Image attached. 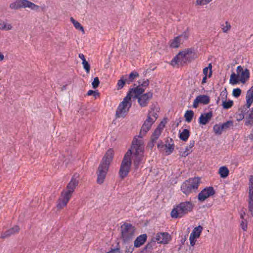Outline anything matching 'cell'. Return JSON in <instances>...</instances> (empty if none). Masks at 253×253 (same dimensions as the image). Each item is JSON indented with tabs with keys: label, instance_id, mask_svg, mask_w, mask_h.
<instances>
[{
	"label": "cell",
	"instance_id": "obj_1",
	"mask_svg": "<svg viewBox=\"0 0 253 253\" xmlns=\"http://www.w3.org/2000/svg\"><path fill=\"white\" fill-rule=\"evenodd\" d=\"M114 156V151L111 148L107 151L103 157L97 171V181L98 184H102L104 183Z\"/></svg>",
	"mask_w": 253,
	"mask_h": 253
},
{
	"label": "cell",
	"instance_id": "obj_2",
	"mask_svg": "<svg viewBox=\"0 0 253 253\" xmlns=\"http://www.w3.org/2000/svg\"><path fill=\"white\" fill-rule=\"evenodd\" d=\"M130 150L131 151L132 160L134 162V167L137 168L141 163L144 156V143L143 137L140 135L134 137Z\"/></svg>",
	"mask_w": 253,
	"mask_h": 253
},
{
	"label": "cell",
	"instance_id": "obj_3",
	"mask_svg": "<svg viewBox=\"0 0 253 253\" xmlns=\"http://www.w3.org/2000/svg\"><path fill=\"white\" fill-rule=\"evenodd\" d=\"M196 57V53L193 48H187L176 55L171 62V64L177 68L182 67L192 62Z\"/></svg>",
	"mask_w": 253,
	"mask_h": 253
},
{
	"label": "cell",
	"instance_id": "obj_4",
	"mask_svg": "<svg viewBox=\"0 0 253 253\" xmlns=\"http://www.w3.org/2000/svg\"><path fill=\"white\" fill-rule=\"evenodd\" d=\"M78 184V177L77 174H75L71 178L70 181L65 187V190L61 193V195L57 201V209H62L66 207L69 202L74 191Z\"/></svg>",
	"mask_w": 253,
	"mask_h": 253
},
{
	"label": "cell",
	"instance_id": "obj_5",
	"mask_svg": "<svg viewBox=\"0 0 253 253\" xmlns=\"http://www.w3.org/2000/svg\"><path fill=\"white\" fill-rule=\"evenodd\" d=\"M160 111V108L157 103H154L151 105L150 110L148 111L147 119L143 124L140 131L139 134L140 136L143 137L150 131L153 125L157 120L159 115Z\"/></svg>",
	"mask_w": 253,
	"mask_h": 253
},
{
	"label": "cell",
	"instance_id": "obj_6",
	"mask_svg": "<svg viewBox=\"0 0 253 253\" xmlns=\"http://www.w3.org/2000/svg\"><path fill=\"white\" fill-rule=\"evenodd\" d=\"M194 205L189 201L182 202L175 206L171 213V216L173 219H178L192 211Z\"/></svg>",
	"mask_w": 253,
	"mask_h": 253
},
{
	"label": "cell",
	"instance_id": "obj_7",
	"mask_svg": "<svg viewBox=\"0 0 253 253\" xmlns=\"http://www.w3.org/2000/svg\"><path fill=\"white\" fill-rule=\"evenodd\" d=\"M201 181V178L198 177L189 178L181 184L180 190L185 196H188L198 189Z\"/></svg>",
	"mask_w": 253,
	"mask_h": 253
},
{
	"label": "cell",
	"instance_id": "obj_8",
	"mask_svg": "<svg viewBox=\"0 0 253 253\" xmlns=\"http://www.w3.org/2000/svg\"><path fill=\"white\" fill-rule=\"evenodd\" d=\"M133 99V94L131 89L128 91L127 96L124 98L123 100L118 107L115 116L116 118L117 119L119 118L124 117L127 114L130 107H131Z\"/></svg>",
	"mask_w": 253,
	"mask_h": 253
},
{
	"label": "cell",
	"instance_id": "obj_9",
	"mask_svg": "<svg viewBox=\"0 0 253 253\" xmlns=\"http://www.w3.org/2000/svg\"><path fill=\"white\" fill-rule=\"evenodd\" d=\"M159 151L165 156L173 153L174 149V143L172 138L167 137L159 141L157 145Z\"/></svg>",
	"mask_w": 253,
	"mask_h": 253
},
{
	"label": "cell",
	"instance_id": "obj_10",
	"mask_svg": "<svg viewBox=\"0 0 253 253\" xmlns=\"http://www.w3.org/2000/svg\"><path fill=\"white\" fill-rule=\"evenodd\" d=\"M132 160L131 151L129 149L125 154L121 165L119 170V176L121 178H124L128 176L131 168Z\"/></svg>",
	"mask_w": 253,
	"mask_h": 253
},
{
	"label": "cell",
	"instance_id": "obj_11",
	"mask_svg": "<svg viewBox=\"0 0 253 253\" xmlns=\"http://www.w3.org/2000/svg\"><path fill=\"white\" fill-rule=\"evenodd\" d=\"M168 119L167 118H164L161 122L160 123L158 126L154 130L153 133L152 134V136L151 137L150 140V143H148V147L150 148H152L156 143L158 139L159 138L162 132L163 131L166 124L167 123Z\"/></svg>",
	"mask_w": 253,
	"mask_h": 253
},
{
	"label": "cell",
	"instance_id": "obj_12",
	"mask_svg": "<svg viewBox=\"0 0 253 253\" xmlns=\"http://www.w3.org/2000/svg\"><path fill=\"white\" fill-rule=\"evenodd\" d=\"M10 8L13 10H20L21 8H29L34 11L39 10V6L28 0H17L11 3L10 5Z\"/></svg>",
	"mask_w": 253,
	"mask_h": 253
},
{
	"label": "cell",
	"instance_id": "obj_13",
	"mask_svg": "<svg viewBox=\"0 0 253 253\" xmlns=\"http://www.w3.org/2000/svg\"><path fill=\"white\" fill-rule=\"evenodd\" d=\"M136 231V228L130 223H125L121 227L122 239L125 243L131 239Z\"/></svg>",
	"mask_w": 253,
	"mask_h": 253
},
{
	"label": "cell",
	"instance_id": "obj_14",
	"mask_svg": "<svg viewBox=\"0 0 253 253\" xmlns=\"http://www.w3.org/2000/svg\"><path fill=\"white\" fill-rule=\"evenodd\" d=\"M150 84V81L148 80L144 81L141 84L134 88L131 89V93L133 94V99L138 98L144 92L147 88L148 87Z\"/></svg>",
	"mask_w": 253,
	"mask_h": 253
},
{
	"label": "cell",
	"instance_id": "obj_15",
	"mask_svg": "<svg viewBox=\"0 0 253 253\" xmlns=\"http://www.w3.org/2000/svg\"><path fill=\"white\" fill-rule=\"evenodd\" d=\"M237 75L238 76L239 82L245 84L250 78V71L247 69H243L241 66L237 68Z\"/></svg>",
	"mask_w": 253,
	"mask_h": 253
},
{
	"label": "cell",
	"instance_id": "obj_16",
	"mask_svg": "<svg viewBox=\"0 0 253 253\" xmlns=\"http://www.w3.org/2000/svg\"><path fill=\"white\" fill-rule=\"evenodd\" d=\"M215 193L216 192L213 187H207L199 193L198 196V200L200 201L203 202L210 197L214 195Z\"/></svg>",
	"mask_w": 253,
	"mask_h": 253
},
{
	"label": "cell",
	"instance_id": "obj_17",
	"mask_svg": "<svg viewBox=\"0 0 253 253\" xmlns=\"http://www.w3.org/2000/svg\"><path fill=\"white\" fill-rule=\"evenodd\" d=\"M171 240V235L168 233H159L156 235L155 240L157 243L165 245L170 242Z\"/></svg>",
	"mask_w": 253,
	"mask_h": 253
},
{
	"label": "cell",
	"instance_id": "obj_18",
	"mask_svg": "<svg viewBox=\"0 0 253 253\" xmlns=\"http://www.w3.org/2000/svg\"><path fill=\"white\" fill-rule=\"evenodd\" d=\"M203 227L202 226H199L194 228L190 235V244L191 246H194L196 243L197 240L199 238L202 233Z\"/></svg>",
	"mask_w": 253,
	"mask_h": 253
},
{
	"label": "cell",
	"instance_id": "obj_19",
	"mask_svg": "<svg viewBox=\"0 0 253 253\" xmlns=\"http://www.w3.org/2000/svg\"><path fill=\"white\" fill-rule=\"evenodd\" d=\"M233 125V122L232 121H227L224 123L221 124H216L213 127V131L214 133L217 134H221L223 133V131L230 129Z\"/></svg>",
	"mask_w": 253,
	"mask_h": 253
},
{
	"label": "cell",
	"instance_id": "obj_20",
	"mask_svg": "<svg viewBox=\"0 0 253 253\" xmlns=\"http://www.w3.org/2000/svg\"><path fill=\"white\" fill-rule=\"evenodd\" d=\"M153 94L151 92H148L144 94H141L138 98V103L142 107L146 106L150 103L152 98Z\"/></svg>",
	"mask_w": 253,
	"mask_h": 253
},
{
	"label": "cell",
	"instance_id": "obj_21",
	"mask_svg": "<svg viewBox=\"0 0 253 253\" xmlns=\"http://www.w3.org/2000/svg\"><path fill=\"white\" fill-rule=\"evenodd\" d=\"M210 102V98L209 96L206 95H200L197 97L194 101L193 107L195 108L198 107L200 104H208Z\"/></svg>",
	"mask_w": 253,
	"mask_h": 253
},
{
	"label": "cell",
	"instance_id": "obj_22",
	"mask_svg": "<svg viewBox=\"0 0 253 253\" xmlns=\"http://www.w3.org/2000/svg\"><path fill=\"white\" fill-rule=\"evenodd\" d=\"M187 32H185L183 34L177 36L176 38H174V39H173L170 43V47L171 48H177L179 47L181 44L182 39L184 38V37L186 36V34H185Z\"/></svg>",
	"mask_w": 253,
	"mask_h": 253
},
{
	"label": "cell",
	"instance_id": "obj_23",
	"mask_svg": "<svg viewBox=\"0 0 253 253\" xmlns=\"http://www.w3.org/2000/svg\"><path fill=\"white\" fill-rule=\"evenodd\" d=\"M252 197H253V177H252V176H251L249 178V208L251 214H252V212H253Z\"/></svg>",
	"mask_w": 253,
	"mask_h": 253
},
{
	"label": "cell",
	"instance_id": "obj_24",
	"mask_svg": "<svg viewBox=\"0 0 253 253\" xmlns=\"http://www.w3.org/2000/svg\"><path fill=\"white\" fill-rule=\"evenodd\" d=\"M212 116H213V113L212 112L202 114L199 117V123L201 124L204 125L207 124L212 119Z\"/></svg>",
	"mask_w": 253,
	"mask_h": 253
},
{
	"label": "cell",
	"instance_id": "obj_25",
	"mask_svg": "<svg viewBox=\"0 0 253 253\" xmlns=\"http://www.w3.org/2000/svg\"><path fill=\"white\" fill-rule=\"evenodd\" d=\"M20 231V227L17 226H14L12 228H10L7 231L3 233L1 236V238H6L8 237L11 236V235H14V234L17 233Z\"/></svg>",
	"mask_w": 253,
	"mask_h": 253
},
{
	"label": "cell",
	"instance_id": "obj_26",
	"mask_svg": "<svg viewBox=\"0 0 253 253\" xmlns=\"http://www.w3.org/2000/svg\"><path fill=\"white\" fill-rule=\"evenodd\" d=\"M147 240V234H143L137 237L134 242V246L136 248H139L144 244Z\"/></svg>",
	"mask_w": 253,
	"mask_h": 253
},
{
	"label": "cell",
	"instance_id": "obj_27",
	"mask_svg": "<svg viewBox=\"0 0 253 253\" xmlns=\"http://www.w3.org/2000/svg\"><path fill=\"white\" fill-rule=\"evenodd\" d=\"M212 73H213V71H212V65L211 64H210L208 67H206V68L203 69V74L204 76L203 80H202V83L203 84L206 83L207 82L208 78V74H209L208 78H210L212 76Z\"/></svg>",
	"mask_w": 253,
	"mask_h": 253
},
{
	"label": "cell",
	"instance_id": "obj_28",
	"mask_svg": "<svg viewBox=\"0 0 253 253\" xmlns=\"http://www.w3.org/2000/svg\"><path fill=\"white\" fill-rule=\"evenodd\" d=\"M253 88H251L248 91L246 95V103L248 108H250L253 103Z\"/></svg>",
	"mask_w": 253,
	"mask_h": 253
},
{
	"label": "cell",
	"instance_id": "obj_29",
	"mask_svg": "<svg viewBox=\"0 0 253 253\" xmlns=\"http://www.w3.org/2000/svg\"><path fill=\"white\" fill-rule=\"evenodd\" d=\"M79 58L82 60V64L85 70H86L87 73H89L90 71V65L89 63L87 61L84 55L82 54H80L79 55Z\"/></svg>",
	"mask_w": 253,
	"mask_h": 253
},
{
	"label": "cell",
	"instance_id": "obj_30",
	"mask_svg": "<svg viewBox=\"0 0 253 253\" xmlns=\"http://www.w3.org/2000/svg\"><path fill=\"white\" fill-rule=\"evenodd\" d=\"M71 22H72L73 25L74 27L76 28L78 30L80 31V32H82V33L85 34V29L83 27L81 24L79 23L78 21L76 20L73 17H71L70 18Z\"/></svg>",
	"mask_w": 253,
	"mask_h": 253
},
{
	"label": "cell",
	"instance_id": "obj_31",
	"mask_svg": "<svg viewBox=\"0 0 253 253\" xmlns=\"http://www.w3.org/2000/svg\"><path fill=\"white\" fill-rule=\"evenodd\" d=\"M219 174L221 177L224 178H226L230 174V171L226 166H223L219 169Z\"/></svg>",
	"mask_w": 253,
	"mask_h": 253
},
{
	"label": "cell",
	"instance_id": "obj_32",
	"mask_svg": "<svg viewBox=\"0 0 253 253\" xmlns=\"http://www.w3.org/2000/svg\"><path fill=\"white\" fill-rule=\"evenodd\" d=\"M190 131L188 129H184L181 133H180L179 137L180 139L184 141H187L190 137Z\"/></svg>",
	"mask_w": 253,
	"mask_h": 253
},
{
	"label": "cell",
	"instance_id": "obj_33",
	"mask_svg": "<svg viewBox=\"0 0 253 253\" xmlns=\"http://www.w3.org/2000/svg\"><path fill=\"white\" fill-rule=\"evenodd\" d=\"M194 144H195L194 141H191L190 143V144L187 147V148H185V150H184V151L181 154V156L184 157L187 156V155L190 154V153L192 152L193 147H194Z\"/></svg>",
	"mask_w": 253,
	"mask_h": 253
},
{
	"label": "cell",
	"instance_id": "obj_34",
	"mask_svg": "<svg viewBox=\"0 0 253 253\" xmlns=\"http://www.w3.org/2000/svg\"><path fill=\"white\" fill-rule=\"evenodd\" d=\"M12 29V26L10 23L5 22L3 21H0V30L2 31H10Z\"/></svg>",
	"mask_w": 253,
	"mask_h": 253
},
{
	"label": "cell",
	"instance_id": "obj_35",
	"mask_svg": "<svg viewBox=\"0 0 253 253\" xmlns=\"http://www.w3.org/2000/svg\"><path fill=\"white\" fill-rule=\"evenodd\" d=\"M138 77V73L137 71H133L129 74L128 78L126 77V80L127 82H134L136 80L137 78Z\"/></svg>",
	"mask_w": 253,
	"mask_h": 253
},
{
	"label": "cell",
	"instance_id": "obj_36",
	"mask_svg": "<svg viewBox=\"0 0 253 253\" xmlns=\"http://www.w3.org/2000/svg\"><path fill=\"white\" fill-rule=\"evenodd\" d=\"M126 77H123L120 78V79L118 81L117 84V88L118 90H121L124 87L125 85L127 83Z\"/></svg>",
	"mask_w": 253,
	"mask_h": 253
},
{
	"label": "cell",
	"instance_id": "obj_37",
	"mask_svg": "<svg viewBox=\"0 0 253 253\" xmlns=\"http://www.w3.org/2000/svg\"><path fill=\"white\" fill-rule=\"evenodd\" d=\"M230 84L233 85L239 83V81L238 76L237 75V74L233 73L231 74L230 78Z\"/></svg>",
	"mask_w": 253,
	"mask_h": 253
},
{
	"label": "cell",
	"instance_id": "obj_38",
	"mask_svg": "<svg viewBox=\"0 0 253 253\" xmlns=\"http://www.w3.org/2000/svg\"><path fill=\"white\" fill-rule=\"evenodd\" d=\"M193 116L194 112L192 110L187 111V112H185L184 117H185V120L187 122H191Z\"/></svg>",
	"mask_w": 253,
	"mask_h": 253
},
{
	"label": "cell",
	"instance_id": "obj_39",
	"mask_svg": "<svg viewBox=\"0 0 253 253\" xmlns=\"http://www.w3.org/2000/svg\"><path fill=\"white\" fill-rule=\"evenodd\" d=\"M213 0H197L196 5L198 6H203L207 5L211 3Z\"/></svg>",
	"mask_w": 253,
	"mask_h": 253
},
{
	"label": "cell",
	"instance_id": "obj_40",
	"mask_svg": "<svg viewBox=\"0 0 253 253\" xmlns=\"http://www.w3.org/2000/svg\"><path fill=\"white\" fill-rule=\"evenodd\" d=\"M233 101L232 100H228V101H223V106L224 108L225 109H228V108H231V107L233 106Z\"/></svg>",
	"mask_w": 253,
	"mask_h": 253
},
{
	"label": "cell",
	"instance_id": "obj_41",
	"mask_svg": "<svg viewBox=\"0 0 253 253\" xmlns=\"http://www.w3.org/2000/svg\"><path fill=\"white\" fill-rule=\"evenodd\" d=\"M87 96H93L94 97H98L100 96V93L97 91H93V90H89V91H88Z\"/></svg>",
	"mask_w": 253,
	"mask_h": 253
},
{
	"label": "cell",
	"instance_id": "obj_42",
	"mask_svg": "<svg viewBox=\"0 0 253 253\" xmlns=\"http://www.w3.org/2000/svg\"><path fill=\"white\" fill-rule=\"evenodd\" d=\"M241 94V90L239 88L234 89L233 91V96L235 97H239Z\"/></svg>",
	"mask_w": 253,
	"mask_h": 253
},
{
	"label": "cell",
	"instance_id": "obj_43",
	"mask_svg": "<svg viewBox=\"0 0 253 253\" xmlns=\"http://www.w3.org/2000/svg\"><path fill=\"white\" fill-rule=\"evenodd\" d=\"M99 85H100V80H99L98 78H95L94 80V81L92 83V86H93L94 89H97V88L98 87V86H99Z\"/></svg>",
	"mask_w": 253,
	"mask_h": 253
},
{
	"label": "cell",
	"instance_id": "obj_44",
	"mask_svg": "<svg viewBox=\"0 0 253 253\" xmlns=\"http://www.w3.org/2000/svg\"><path fill=\"white\" fill-rule=\"evenodd\" d=\"M230 28H231V26H230V23H228V22H226V25L222 28L223 32H224V33L228 32V31L230 30Z\"/></svg>",
	"mask_w": 253,
	"mask_h": 253
},
{
	"label": "cell",
	"instance_id": "obj_45",
	"mask_svg": "<svg viewBox=\"0 0 253 253\" xmlns=\"http://www.w3.org/2000/svg\"><path fill=\"white\" fill-rule=\"evenodd\" d=\"M241 227L243 230L244 231H246V230L247 224L246 221L245 220H242L241 221Z\"/></svg>",
	"mask_w": 253,
	"mask_h": 253
},
{
	"label": "cell",
	"instance_id": "obj_46",
	"mask_svg": "<svg viewBox=\"0 0 253 253\" xmlns=\"http://www.w3.org/2000/svg\"><path fill=\"white\" fill-rule=\"evenodd\" d=\"M4 58V56L2 54V53L0 51V61H2Z\"/></svg>",
	"mask_w": 253,
	"mask_h": 253
}]
</instances>
